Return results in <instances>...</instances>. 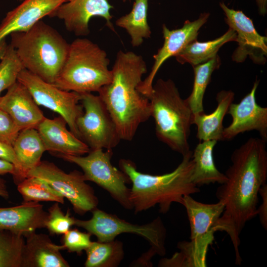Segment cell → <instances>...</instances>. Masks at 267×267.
<instances>
[{
  "label": "cell",
  "mask_w": 267,
  "mask_h": 267,
  "mask_svg": "<svg viewBox=\"0 0 267 267\" xmlns=\"http://www.w3.org/2000/svg\"><path fill=\"white\" fill-rule=\"evenodd\" d=\"M266 142L261 138L250 137L235 149L231 156V164L224 174L227 180L216 192L224 208L215 230L224 231L229 236L237 265L242 262L240 235L246 222L257 215L259 190L266 183Z\"/></svg>",
  "instance_id": "cell-1"
},
{
  "label": "cell",
  "mask_w": 267,
  "mask_h": 267,
  "mask_svg": "<svg viewBox=\"0 0 267 267\" xmlns=\"http://www.w3.org/2000/svg\"><path fill=\"white\" fill-rule=\"evenodd\" d=\"M112 79L98 91L112 117L121 140H132L139 126L151 117L149 99L137 89L147 71L143 57L120 50L111 69Z\"/></svg>",
  "instance_id": "cell-2"
},
{
  "label": "cell",
  "mask_w": 267,
  "mask_h": 267,
  "mask_svg": "<svg viewBox=\"0 0 267 267\" xmlns=\"http://www.w3.org/2000/svg\"><path fill=\"white\" fill-rule=\"evenodd\" d=\"M192 152L182 156L180 164L172 172L152 175L139 172L134 162L121 159L120 169L129 177L132 184L130 200L135 214L158 205L159 212L167 213L173 203L181 204L182 198L200 192L192 180L193 170Z\"/></svg>",
  "instance_id": "cell-3"
},
{
  "label": "cell",
  "mask_w": 267,
  "mask_h": 267,
  "mask_svg": "<svg viewBox=\"0 0 267 267\" xmlns=\"http://www.w3.org/2000/svg\"><path fill=\"white\" fill-rule=\"evenodd\" d=\"M10 35V44L24 69L53 84L64 65L70 44L42 20L27 31Z\"/></svg>",
  "instance_id": "cell-4"
},
{
  "label": "cell",
  "mask_w": 267,
  "mask_h": 267,
  "mask_svg": "<svg viewBox=\"0 0 267 267\" xmlns=\"http://www.w3.org/2000/svg\"><path fill=\"white\" fill-rule=\"evenodd\" d=\"M148 99L157 138L183 156L190 151L188 139L193 113L171 79H158Z\"/></svg>",
  "instance_id": "cell-5"
},
{
  "label": "cell",
  "mask_w": 267,
  "mask_h": 267,
  "mask_svg": "<svg viewBox=\"0 0 267 267\" xmlns=\"http://www.w3.org/2000/svg\"><path fill=\"white\" fill-rule=\"evenodd\" d=\"M105 50L91 41L78 38L69 45L64 65L53 85L78 93L98 91L112 79Z\"/></svg>",
  "instance_id": "cell-6"
},
{
  "label": "cell",
  "mask_w": 267,
  "mask_h": 267,
  "mask_svg": "<svg viewBox=\"0 0 267 267\" xmlns=\"http://www.w3.org/2000/svg\"><path fill=\"white\" fill-rule=\"evenodd\" d=\"M181 205L185 208L190 228V241L178 244L179 252L170 258H163L158 266L163 267H205L209 246L213 244L216 224L221 216L224 204L218 201L205 204L190 195L183 197Z\"/></svg>",
  "instance_id": "cell-7"
},
{
  "label": "cell",
  "mask_w": 267,
  "mask_h": 267,
  "mask_svg": "<svg viewBox=\"0 0 267 267\" xmlns=\"http://www.w3.org/2000/svg\"><path fill=\"white\" fill-rule=\"evenodd\" d=\"M91 212L92 217L89 220L76 219L75 225L95 236L98 241H110L123 233L135 234L147 240L157 254L161 256L166 254V229L160 217L148 223L138 224L130 223L97 208Z\"/></svg>",
  "instance_id": "cell-8"
},
{
  "label": "cell",
  "mask_w": 267,
  "mask_h": 267,
  "mask_svg": "<svg viewBox=\"0 0 267 267\" xmlns=\"http://www.w3.org/2000/svg\"><path fill=\"white\" fill-rule=\"evenodd\" d=\"M112 149H90L86 156L60 155L64 160L74 163L83 171L86 181H90L108 192L123 208L133 210L130 200L131 183L129 177L111 163Z\"/></svg>",
  "instance_id": "cell-9"
},
{
  "label": "cell",
  "mask_w": 267,
  "mask_h": 267,
  "mask_svg": "<svg viewBox=\"0 0 267 267\" xmlns=\"http://www.w3.org/2000/svg\"><path fill=\"white\" fill-rule=\"evenodd\" d=\"M28 176L43 179L71 204L74 212L84 215L97 208L99 201L93 189L86 182L83 173H66L55 164L42 161Z\"/></svg>",
  "instance_id": "cell-10"
},
{
  "label": "cell",
  "mask_w": 267,
  "mask_h": 267,
  "mask_svg": "<svg viewBox=\"0 0 267 267\" xmlns=\"http://www.w3.org/2000/svg\"><path fill=\"white\" fill-rule=\"evenodd\" d=\"M82 113L76 121L80 138L90 149H113L121 140L116 125L99 95L81 94Z\"/></svg>",
  "instance_id": "cell-11"
},
{
  "label": "cell",
  "mask_w": 267,
  "mask_h": 267,
  "mask_svg": "<svg viewBox=\"0 0 267 267\" xmlns=\"http://www.w3.org/2000/svg\"><path fill=\"white\" fill-rule=\"evenodd\" d=\"M17 81L29 90L36 103L57 113L66 121L70 130L80 138L76 121L83 109L81 94L60 89L23 69Z\"/></svg>",
  "instance_id": "cell-12"
},
{
  "label": "cell",
  "mask_w": 267,
  "mask_h": 267,
  "mask_svg": "<svg viewBox=\"0 0 267 267\" xmlns=\"http://www.w3.org/2000/svg\"><path fill=\"white\" fill-rule=\"evenodd\" d=\"M229 28L236 34L237 46L231 58L236 63L243 62L247 57L255 64L264 65L267 57V38L256 30L253 21L242 11L228 7L223 2L219 3Z\"/></svg>",
  "instance_id": "cell-13"
},
{
  "label": "cell",
  "mask_w": 267,
  "mask_h": 267,
  "mask_svg": "<svg viewBox=\"0 0 267 267\" xmlns=\"http://www.w3.org/2000/svg\"><path fill=\"white\" fill-rule=\"evenodd\" d=\"M210 15L209 12L202 13L194 21L186 20L182 27L178 29L170 30L165 24L162 25L164 43L153 56L154 63L150 72L137 87L140 93L148 98L160 68L168 59L175 56L187 44L197 40L200 29L207 22Z\"/></svg>",
  "instance_id": "cell-14"
},
{
  "label": "cell",
  "mask_w": 267,
  "mask_h": 267,
  "mask_svg": "<svg viewBox=\"0 0 267 267\" xmlns=\"http://www.w3.org/2000/svg\"><path fill=\"white\" fill-rule=\"evenodd\" d=\"M259 80L256 79L251 91L238 103L230 105L227 114L232 118L231 124L224 128L223 140L232 139L240 134L256 131L261 138L267 141V107L256 101V91Z\"/></svg>",
  "instance_id": "cell-15"
},
{
  "label": "cell",
  "mask_w": 267,
  "mask_h": 267,
  "mask_svg": "<svg viewBox=\"0 0 267 267\" xmlns=\"http://www.w3.org/2000/svg\"><path fill=\"white\" fill-rule=\"evenodd\" d=\"M113 7L107 0H70L61 4L50 17L62 20L67 30L76 35L85 36L89 33V23L94 16L104 18L114 31L111 21Z\"/></svg>",
  "instance_id": "cell-16"
},
{
  "label": "cell",
  "mask_w": 267,
  "mask_h": 267,
  "mask_svg": "<svg viewBox=\"0 0 267 267\" xmlns=\"http://www.w3.org/2000/svg\"><path fill=\"white\" fill-rule=\"evenodd\" d=\"M67 122L59 116L45 117L37 128L46 151L60 155L82 156L90 151L89 146L67 128Z\"/></svg>",
  "instance_id": "cell-17"
},
{
  "label": "cell",
  "mask_w": 267,
  "mask_h": 267,
  "mask_svg": "<svg viewBox=\"0 0 267 267\" xmlns=\"http://www.w3.org/2000/svg\"><path fill=\"white\" fill-rule=\"evenodd\" d=\"M0 97V108L12 118L20 131L37 129L45 118L27 89L17 81Z\"/></svg>",
  "instance_id": "cell-18"
},
{
  "label": "cell",
  "mask_w": 267,
  "mask_h": 267,
  "mask_svg": "<svg viewBox=\"0 0 267 267\" xmlns=\"http://www.w3.org/2000/svg\"><path fill=\"white\" fill-rule=\"evenodd\" d=\"M65 0H22L8 11L0 24V42L17 32H25L44 17L51 15Z\"/></svg>",
  "instance_id": "cell-19"
},
{
  "label": "cell",
  "mask_w": 267,
  "mask_h": 267,
  "mask_svg": "<svg viewBox=\"0 0 267 267\" xmlns=\"http://www.w3.org/2000/svg\"><path fill=\"white\" fill-rule=\"evenodd\" d=\"M47 212L39 202H22L10 207H0V230H7L24 237L45 227Z\"/></svg>",
  "instance_id": "cell-20"
},
{
  "label": "cell",
  "mask_w": 267,
  "mask_h": 267,
  "mask_svg": "<svg viewBox=\"0 0 267 267\" xmlns=\"http://www.w3.org/2000/svg\"><path fill=\"white\" fill-rule=\"evenodd\" d=\"M22 267H69L62 255L61 245L54 243L49 237L36 231L25 237Z\"/></svg>",
  "instance_id": "cell-21"
},
{
  "label": "cell",
  "mask_w": 267,
  "mask_h": 267,
  "mask_svg": "<svg viewBox=\"0 0 267 267\" xmlns=\"http://www.w3.org/2000/svg\"><path fill=\"white\" fill-rule=\"evenodd\" d=\"M235 94L231 90H222L216 95L217 106L211 113L204 112L193 114L192 124L196 126V137L200 141L223 140V120L230 105L233 102Z\"/></svg>",
  "instance_id": "cell-22"
},
{
  "label": "cell",
  "mask_w": 267,
  "mask_h": 267,
  "mask_svg": "<svg viewBox=\"0 0 267 267\" xmlns=\"http://www.w3.org/2000/svg\"><path fill=\"white\" fill-rule=\"evenodd\" d=\"M12 146L19 164L22 181L27 177L30 170L41 163L42 157L46 150L35 128L20 131Z\"/></svg>",
  "instance_id": "cell-23"
},
{
  "label": "cell",
  "mask_w": 267,
  "mask_h": 267,
  "mask_svg": "<svg viewBox=\"0 0 267 267\" xmlns=\"http://www.w3.org/2000/svg\"><path fill=\"white\" fill-rule=\"evenodd\" d=\"M217 143L215 140L200 141L192 152V180L198 187L210 183L221 184L227 180L225 175L220 172L215 164L213 150Z\"/></svg>",
  "instance_id": "cell-24"
},
{
  "label": "cell",
  "mask_w": 267,
  "mask_h": 267,
  "mask_svg": "<svg viewBox=\"0 0 267 267\" xmlns=\"http://www.w3.org/2000/svg\"><path fill=\"white\" fill-rule=\"evenodd\" d=\"M236 41V33L229 28L222 36L214 40L202 42L196 40L190 43L175 57L178 63H189L193 67L212 59L218 55L224 44Z\"/></svg>",
  "instance_id": "cell-25"
},
{
  "label": "cell",
  "mask_w": 267,
  "mask_h": 267,
  "mask_svg": "<svg viewBox=\"0 0 267 267\" xmlns=\"http://www.w3.org/2000/svg\"><path fill=\"white\" fill-rule=\"evenodd\" d=\"M148 0H134L131 11L115 22L116 26L127 31L134 47L139 46L144 39L151 37V31L147 21Z\"/></svg>",
  "instance_id": "cell-26"
},
{
  "label": "cell",
  "mask_w": 267,
  "mask_h": 267,
  "mask_svg": "<svg viewBox=\"0 0 267 267\" xmlns=\"http://www.w3.org/2000/svg\"><path fill=\"white\" fill-rule=\"evenodd\" d=\"M86 267H117L124 257L123 243L117 240L92 241L85 251Z\"/></svg>",
  "instance_id": "cell-27"
},
{
  "label": "cell",
  "mask_w": 267,
  "mask_h": 267,
  "mask_svg": "<svg viewBox=\"0 0 267 267\" xmlns=\"http://www.w3.org/2000/svg\"><path fill=\"white\" fill-rule=\"evenodd\" d=\"M221 59L218 55L209 61L193 67L194 82L191 94L185 99L193 114L204 112L203 98L213 73L220 67Z\"/></svg>",
  "instance_id": "cell-28"
},
{
  "label": "cell",
  "mask_w": 267,
  "mask_h": 267,
  "mask_svg": "<svg viewBox=\"0 0 267 267\" xmlns=\"http://www.w3.org/2000/svg\"><path fill=\"white\" fill-rule=\"evenodd\" d=\"M23 202L64 203V198L47 182L34 176H28L17 184Z\"/></svg>",
  "instance_id": "cell-29"
},
{
  "label": "cell",
  "mask_w": 267,
  "mask_h": 267,
  "mask_svg": "<svg viewBox=\"0 0 267 267\" xmlns=\"http://www.w3.org/2000/svg\"><path fill=\"white\" fill-rule=\"evenodd\" d=\"M25 243L22 235L0 230V267H22Z\"/></svg>",
  "instance_id": "cell-30"
},
{
  "label": "cell",
  "mask_w": 267,
  "mask_h": 267,
  "mask_svg": "<svg viewBox=\"0 0 267 267\" xmlns=\"http://www.w3.org/2000/svg\"><path fill=\"white\" fill-rule=\"evenodd\" d=\"M24 69L14 48L7 45L0 60V97L1 93L17 82L20 72Z\"/></svg>",
  "instance_id": "cell-31"
},
{
  "label": "cell",
  "mask_w": 267,
  "mask_h": 267,
  "mask_svg": "<svg viewBox=\"0 0 267 267\" xmlns=\"http://www.w3.org/2000/svg\"><path fill=\"white\" fill-rule=\"evenodd\" d=\"M59 204L55 202L47 211L45 227L51 234H64L75 224L76 219L71 215L70 210L64 213Z\"/></svg>",
  "instance_id": "cell-32"
},
{
  "label": "cell",
  "mask_w": 267,
  "mask_h": 267,
  "mask_svg": "<svg viewBox=\"0 0 267 267\" xmlns=\"http://www.w3.org/2000/svg\"><path fill=\"white\" fill-rule=\"evenodd\" d=\"M61 245L63 250L70 253H76L80 255L86 251L92 243L91 234L82 232L77 228L70 229L63 234Z\"/></svg>",
  "instance_id": "cell-33"
},
{
  "label": "cell",
  "mask_w": 267,
  "mask_h": 267,
  "mask_svg": "<svg viewBox=\"0 0 267 267\" xmlns=\"http://www.w3.org/2000/svg\"><path fill=\"white\" fill-rule=\"evenodd\" d=\"M19 132L10 116L0 108V141L12 145Z\"/></svg>",
  "instance_id": "cell-34"
},
{
  "label": "cell",
  "mask_w": 267,
  "mask_h": 267,
  "mask_svg": "<svg viewBox=\"0 0 267 267\" xmlns=\"http://www.w3.org/2000/svg\"><path fill=\"white\" fill-rule=\"evenodd\" d=\"M0 159L13 164L15 168V174L13 176L14 182L17 184L21 181V172L19 164L11 145L0 141Z\"/></svg>",
  "instance_id": "cell-35"
},
{
  "label": "cell",
  "mask_w": 267,
  "mask_h": 267,
  "mask_svg": "<svg viewBox=\"0 0 267 267\" xmlns=\"http://www.w3.org/2000/svg\"><path fill=\"white\" fill-rule=\"evenodd\" d=\"M259 194L262 197V202L259 207L257 208V215L263 227L267 229V185L264 183L260 188Z\"/></svg>",
  "instance_id": "cell-36"
},
{
  "label": "cell",
  "mask_w": 267,
  "mask_h": 267,
  "mask_svg": "<svg viewBox=\"0 0 267 267\" xmlns=\"http://www.w3.org/2000/svg\"><path fill=\"white\" fill-rule=\"evenodd\" d=\"M156 254H157L155 251L150 248L145 253L142 254L141 257L137 260L133 262L131 265L133 266L152 267L151 259Z\"/></svg>",
  "instance_id": "cell-37"
},
{
  "label": "cell",
  "mask_w": 267,
  "mask_h": 267,
  "mask_svg": "<svg viewBox=\"0 0 267 267\" xmlns=\"http://www.w3.org/2000/svg\"><path fill=\"white\" fill-rule=\"evenodd\" d=\"M11 174L13 176L15 174V168L13 164L6 160L0 159V176L6 174Z\"/></svg>",
  "instance_id": "cell-38"
},
{
  "label": "cell",
  "mask_w": 267,
  "mask_h": 267,
  "mask_svg": "<svg viewBox=\"0 0 267 267\" xmlns=\"http://www.w3.org/2000/svg\"><path fill=\"white\" fill-rule=\"evenodd\" d=\"M260 15L265 16L267 12V0H255Z\"/></svg>",
  "instance_id": "cell-39"
},
{
  "label": "cell",
  "mask_w": 267,
  "mask_h": 267,
  "mask_svg": "<svg viewBox=\"0 0 267 267\" xmlns=\"http://www.w3.org/2000/svg\"><path fill=\"white\" fill-rule=\"evenodd\" d=\"M0 197L4 199H8L9 193L6 184V181L0 177Z\"/></svg>",
  "instance_id": "cell-40"
},
{
  "label": "cell",
  "mask_w": 267,
  "mask_h": 267,
  "mask_svg": "<svg viewBox=\"0 0 267 267\" xmlns=\"http://www.w3.org/2000/svg\"><path fill=\"white\" fill-rule=\"evenodd\" d=\"M7 44L5 42V39H4L0 42V60L2 57Z\"/></svg>",
  "instance_id": "cell-41"
},
{
  "label": "cell",
  "mask_w": 267,
  "mask_h": 267,
  "mask_svg": "<svg viewBox=\"0 0 267 267\" xmlns=\"http://www.w3.org/2000/svg\"><path fill=\"white\" fill-rule=\"evenodd\" d=\"M127 0H123V1L124 2H125V1H126Z\"/></svg>",
  "instance_id": "cell-42"
},
{
  "label": "cell",
  "mask_w": 267,
  "mask_h": 267,
  "mask_svg": "<svg viewBox=\"0 0 267 267\" xmlns=\"http://www.w3.org/2000/svg\"><path fill=\"white\" fill-rule=\"evenodd\" d=\"M65 0L67 2V1H70V0Z\"/></svg>",
  "instance_id": "cell-43"
},
{
  "label": "cell",
  "mask_w": 267,
  "mask_h": 267,
  "mask_svg": "<svg viewBox=\"0 0 267 267\" xmlns=\"http://www.w3.org/2000/svg\"></svg>",
  "instance_id": "cell-44"
}]
</instances>
